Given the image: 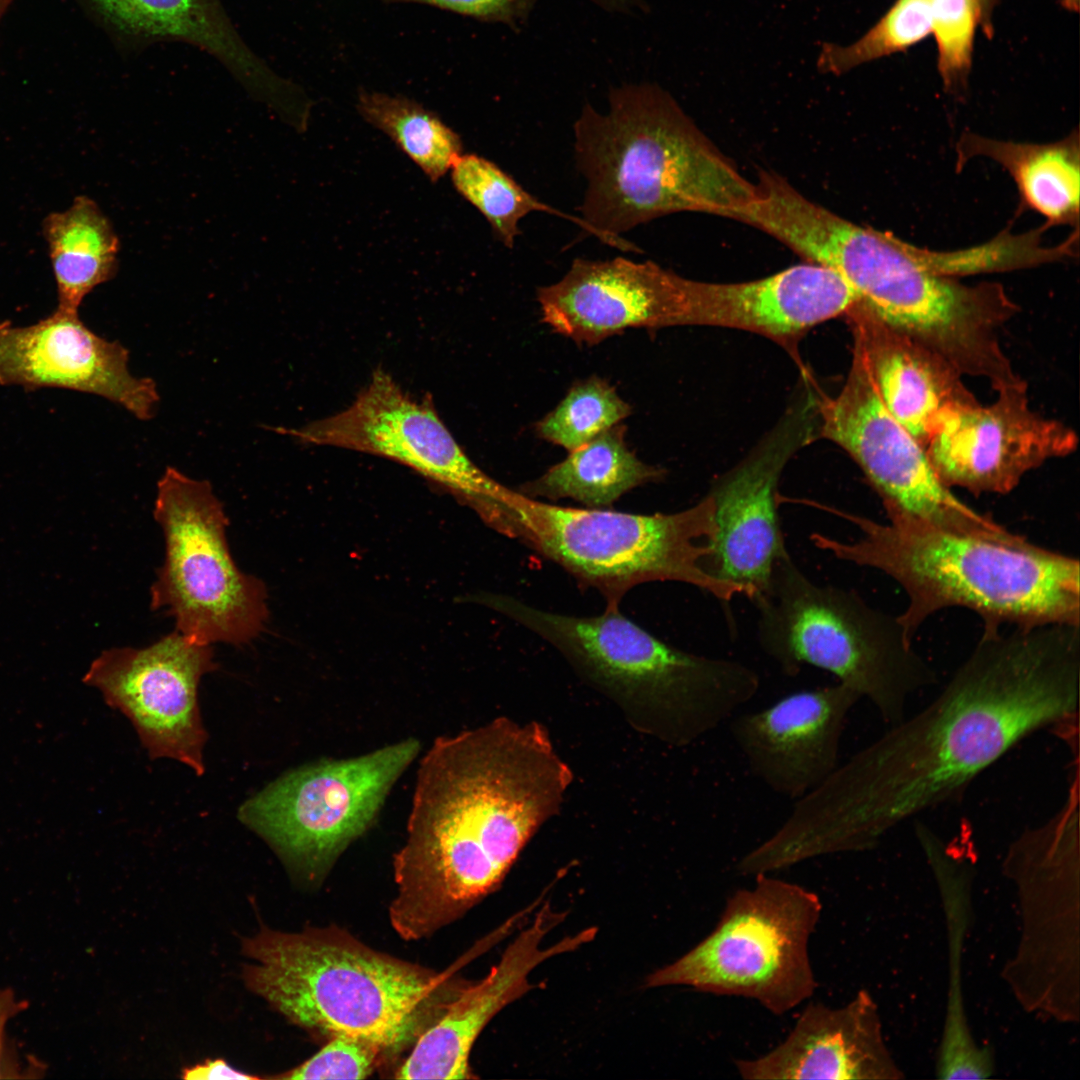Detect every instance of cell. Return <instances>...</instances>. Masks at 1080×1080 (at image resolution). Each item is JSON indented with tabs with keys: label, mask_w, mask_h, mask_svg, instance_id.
Listing matches in <instances>:
<instances>
[{
	"label": "cell",
	"mask_w": 1080,
	"mask_h": 1080,
	"mask_svg": "<svg viewBox=\"0 0 1080 1080\" xmlns=\"http://www.w3.org/2000/svg\"><path fill=\"white\" fill-rule=\"evenodd\" d=\"M625 435L622 423L608 429L518 491L531 498H570L588 508H605L628 491L661 480L664 469L640 460Z\"/></svg>",
	"instance_id": "cell-28"
},
{
	"label": "cell",
	"mask_w": 1080,
	"mask_h": 1080,
	"mask_svg": "<svg viewBox=\"0 0 1080 1080\" xmlns=\"http://www.w3.org/2000/svg\"><path fill=\"white\" fill-rule=\"evenodd\" d=\"M563 916L553 911L549 904L543 905L490 972L478 983L466 984L440 1018L417 1038L395 1077L471 1078L469 1056L475 1040L500 1010L533 987L529 982L530 973L547 959L573 951L595 937L596 929L588 928L544 947L545 936Z\"/></svg>",
	"instance_id": "cell-22"
},
{
	"label": "cell",
	"mask_w": 1080,
	"mask_h": 1080,
	"mask_svg": "<svg viewBox=\"0 0 1080 1080\" xmlns=\"http://www.w3.org/2000/svg\"><path fill=\"white\" fill-rule=\"evenodd\" d=\"M1079 794L1012 840L1002 869L1017 888L1022 938L1006 968L1024 1007L1054 1012L1078 1003Z\"/></svg>",
	"instance_id": "cell-13"
},
{
	"label": "cell",
	"mask_w": 1080,
	"mask_h": 1080,
	"mask_svg": "<svg viewBox=\"0 0 1080 1080\" xmlns=\"http://www.w3.org/2000/svg\"><path fill=\"white\" fill-rule=\"evenodd\" d=\"M128 361L129 351L121 343L95 334L78 312L56 308L27 326L0 322V385L90 393L148 420L159 402L156 384L134 377Z\"/></svg>",
	"instance_id": "cell-19"
},
{
	"label": "cell",
	"mask_w": 1080,
	"mask_h": 1080,
	"mask_svg": "<svg viewBox=\"0 0 1080 1080\" xmlns=\"http://www.w3.org/2000/svg\"><path fill=\"white\" fill-rule=\"evenodd\" d=\"M574 779L547 728L507 716L438 737L421 759L394 855L390 922L418 940L461 917L504 880L559 814Z\"/></svg>",
	"instance_id": "cell-2"
},
{
	"label": "cell",
	"mask_w": 1080,
	"mask_h": 1080,
	"mask_svg": "<svg viewBox=\"0 0 1080 1080\" xmlns=\"http://www.w3.org/2000/svg\"><path fill=\"white\" fill-rule=\"evenodd\" d=\"M217 667L210 644L175 631L147 647L104 650L82 681L131 721L152 760H178L201 776L208 734L198 686Z\"/></svg>",
	"instance_id": "cell-16"
},
{
	"label": "cell",
	"mask_w": 1080,
	"mask_h": 1080,
	"mask_svg": "<svg viewBox=\"0 0 1080 1080\" xmlns=\"http://www.w3.org/2000/svg\"><path fill=\"white\" fill-rule=\"evenodd\" d=\"M16 0H0V24Z\"/></svg>",
	"instance_id": "cell-38"
},
{
	"label": "cell",
	"mask_w": 1080,
	"mask_h": 1080,
	"mask_svg": "<svg viewBox=\"0 0 1080 1080\" xmlns=\"http://www.w3.org/2000/svg\"><path fill=\"white\" fill-rule=\"evenodd\" d=\"M42 231L57 287V308L79 312L85 296L118 271L115 230L98 204L80 195L65 211L47 215Z\"/></svg>",
	"instance_id": "cell-29"
},
{
	"label": "cell",
	"mask_w": 1080,
	"mask_h": 1080,
	"mask_svg": "<svg viewBox=\"0 0 1080 1080\" xmlns=\"http://www.w3.org/2000/svg\"><path fill=\"white\" fill-rule=\"evenodd\" d=\"M735 890L714 929L674 962L647 977L648 987L690 986L757 1001L783 1015L810 998L817 982L809 940L822 913L819 896L760 873Z\"/></svg>",
	"instance_id": "cell-10"
},
{
	"label": "cell",
	"mask_w": 1080,
	"mask_h": 1080,
	"mask_svg": "<svg viewBox=\"0 0 1080 1080\" xmlns=\"http://www.w3.org/2000/svg\"><path fill=\"white\" fill-rule=\"evenodd\" d=\"M957 168L976 156L992 159L1014 179L1024 207L1051 225L1078 227L1080 151L1077 131L1048 144L1018 143L963 134L957 145Z\"/></svg>",
	"instance_id": "cell-27"
},
{
	"label": "cell",
	"mask_w": 1080,
	"mask_h": 1080,
	"mask_svg": "<svg viewBox=\"0 0 1080 1080\" xmlns=\"http://www.w3.org/2000/svg\"><path fill=\"white\" fill-rule=\"evenodd\" d=\"M153 514L165 558L151 586V608L166 611L176 631L205 644L239 646L255 639L268 619L266 587L236 566L228 518L211 484L167 467Z\"/></svg>",
	"instance_id": "cell-11"
},
{
	"label": "cell",
	"mask_w": 1080,
	"mask_h": 1080,
	"mask_svg": "<svg viewBox=\"0 0 1080 1080\" xmlns=\"http://www.w3.org/2000/svg\"><path fill=\"white\" fill-rule=\"evenodd\" d=\"M606 112L586 104L574 124L576 166L586 188L581 217L597 238L625 252L620 234L671 213L728 217L755 183L654 84L613 88Z\"/></svg>",
	"instance_id": "cell-4"
},
{
	"label": "cell",
	"mask_w": 1080,
	"mask_h": 1080,
	"mask_svg": "<svg viewBox=\"0 0 1080 1080\" xmlns=\"http://www.w3.org/2000/svg\"><path fill=\"white\" fill-rule=\"evenodd\" d=\"M1050 226L1024 234L1002 232L993 240L968 249L939 252L907 244L910 255L926 270L947 277L1010 271L1061 261L1074 256L1078 231L1055 247L1041 245V236Z\"/></svg>",
	"instance_id": "cell-32"
},
{
	"label": "cell",
	"mask_w": 1080,
	"mask_h": 1080,
	"mask_svg": "<svg viewBox=\"0 0 1080 1080\" xmlns=\"http://www.w3.org/2000/svg\"><path fill=\"white\" fill-rule=\"evenodd\" d=\"M276 430L303 443L399 462L448 490L497 531L515 494L469 458L431 400L414 399L382 369L374 371L341 412L300 428Z\"/></svg>",
	"instance_id": "cell-14"
},
{
	"label": "cell",
	"mask_w": 1080,
	"mask_h": 1080,
	"mask_svg": "<svg viewBox=\"0 0 1080 1080\" xmlns=\"http://www.w3.org/2000/svg\"><path fill=\"white\" fill-rule=\"evenodd\" d=\"M382 1050L350 1035H334L316 1054L299 1066L274 1076L277 1079H364Z\"/></svg>",
	"instance_id": "cell-35"
},
{
	"label": "cell",
	"mask_w": 1080,
	"mask_h": 1080,
	"mask_svg": "<svg viewBox=\"0 0 1080 1080\" xmlns=\"http://www.w3.org/2000/svg\"><path fill=\"white\" fill-rule=\"evenodd\" d=\"M690 281L652 261L576 258L536 299L554 332L593 346L631 328L691 325Z\"/></svg>",
	"instance_id": "cell-18"
},
{
	"label": "cell",
	"mask_w": 1080,
	"mask_h": 1080,
	"mask_svg": "<svg viewBox=\"0 0 1080 1080\" xmlns=\"http://www.w3.org/2000/svg\"><path fill=\"white\" fill-rule=\"evenodd\" d=\"M456 191L488 221L495 236L512 249L520 234L519 222L531 212H547L568 219L586 232H596L580 217L566 214L532 196L490 160L462 154L450 169Z\"/></svg>",
	"instance_id": "cell-31"
},
{
	"label": "cell",
	"mask_w": 1080,
	"mask_h": 1080,
	"mask_svg": "<svg viewBox=\"0 0 1080 1080\" xmlns=\"http://www.w3.org/2000/svg\"><path fill=\"white\" fill-rule=\"evenodd\" d=\"M503 534L598 591L609 609L619 608L635 586L654 581L689 584L721 601L745 596L741 587L704 568L716 534L709 494L684 510L646 515L564 507L516 490Z\"/></svg>",
	"instance_id": "cell-9"
},
{
	"label": "cell",
	"mask_w": 1080,
	"mask_h": 1080,
	"mask_svg": "<svg viewBox=\"0 0 1080 1080\" xmlns=\"http://www.w3.org/2000/svg\"><path fill=\"white\" fill-rule=\"evenodd\" d=\"M931 1L937 70L945 91L959 94L968 85L977 32H992L1000 0Z\"/></svg>",
	"instance_id": "cell-34"
},
{
	"label": "cell",
	"mask_w": 1080,
	"mask_h": 1080,
	"mask_svg": "<svg viewBox=\"0 0 1080 1080\" xmlns=\"http://www.w3.org/2000/svg\"><path fill=\"white\" fill-rule=\"evenodd\" d=\"M846 314L883 405L924 449L946 416L979 403L940 355L856 304Z\"/></svg>",
	"instance_id": "cell-26"
},
{
	"label": "cell",
	"mask_w": 1080,
	"mask_h": 1080,
	"mask_svg": "<svg viewBox=\"0 0 1080 1080\" xmlns=\"http://www.w3.org/2000/svg\"><path fill=\"white\" fill-rule=\"evenodd\" d=\"M632 413L606 379L590 376L574 383L558 405L535 425L537 436L568 452L583 446Z\"/></svg>",
	"instance_id": "cell-33"
},
{
	"label": "cell",
	"mask_w": 1080,
	"mask_h": 1080,
	"mask_svg": "<svg viewBox=\"0 0 1080 1080\" xmlns=\"http://www.w3.org/2000/svg\"><path fill=\"white\" fill-rule=\"evenodd\" d=\"M1078 443L1069 425L1031 408L1024 381L997 390L989 405L979 402L950 413L925 451L946 487L1006 494L1028 472L1071 455Z\"/></svg>",
	"instance_id": "cell-17"
},
{
	"label": "cell",
	"mask_w": 1080,
	"mask_h": 1080,
	"mask_svg": "<svg viewBox=\"0 0 1080 1080\" xmlns=\"http://www.w3.org/2000/svg\"><path fill=\"white\" fill-rule=\"evenodd\" d=\"M182 1078L186 1080H212V1079H258L244 1071L231 1067L223 1059L206 1060L203 1063L185 1068Z\"/></svg>",
	"instance_id": "cell-37"
},
{
	"label": "cell",
	"mask_w": 1080,
	"mask_h": 1080,
	"mask_svg": "<svg viewBox=\"0 0 1080 1080\" xmlns=\"http://www.w3.org/2000/svg\"><path fill=\"white\" fill-rule=\"evenodd\" d=\"M360 115L386 134L431 180L443 177L463 154L459 135L433 111L400 95L361 90Z\"/></svg>",
	"instance_id": "cell-30"
},
{
	"label": "cell",
	"mask_w": 1080,
	"mask_h": 1080,
	"mask_svg": "<svg viewBox=\"0 0 1080 1080\" xmlns=\"http://www.w3.org/2000/svg\"><path fill=\"white\" fill-rule=\"evenodd\" d=\"M860 699L839 682L794 692L766 708L734 715L731 736L754 777L796 801L840 764L845 724Z\"/></svg>",
	"instance_id": "cell-20"
},
{
	"label": "cell",
	"mask_w": 1080,
	"mask_h": 1080,
	"mask_svg": "<svg viewBox=\"0 0 1080 1080\" xmlns=\"http://www.w3.org/2000/svg\"><path fill=\"white\" fill-rule=\"evenodd\" d=\"M475 601L551 644L634 729L670 746H688L713 732L760 688V676L750 666L671 646L619 608L579 617L505 594L482 593Z\"/></svg>",
	"instance_id": "cell-6"
},
{
	"label": "cell",
	"mask_w": 1080,
	"mask_h": 1080,
	"mask_svg": "<svg viewBox=\"0 0 1080 1080\" xmlns=\"http://www.w3.org/2000/svg\"><path fill=\"white\" fill-rule=\"evenodd\" d=\"M125 54L181 42L217 60L255 100L281 118L295 114L304 90L274 71L245 42L221 0H84Z\"/></svg>",
	"instance_id": "cell-21"
},
{
	"label": "cell",
	"mask_w": 1080,
	"mask_h": 1080,
	"mask_svg": "<svg viewBox=\"0 0 1080 1080\" xmlns=\"http://www.w3.org/2000/svg\"><path fill=\"white\" fill-rule=\"evenodd\" d=\"M420 749L409 737L355 757L305 764L246 800L238 818L296 874L319 880L374 824Z\"/></svg>",
	"instance_id": "cell-12"
},
{
	"label": "cell",
	"mask_w": 1080,
	"mask_h": 1080,
	"mask_svg": "<svg viewBox=\"0 0 1080 1080\" xmlns=\"http://www.w3.org/2000/svg\"><path fill=\"white\" fill-rule=\"evenodd\" d=\"M752 603L758 643L784 675L796 676L805 665L827 671L866 698L889 726L906 716L911 696L937 682L897 616L853 590L815 583L788 550Z\"/></svg>",
	"instance_id": "cell-8"
},
{
	"label": "cell",
	"mask_w": 1080,
	"mask_h": 1080,
	"mask_svg": "<svg viewBox=\"0 0 1080 1080\" xmlns=\"http://www.w3.org/2000/svg\"><path fill=\"white\" fill-rule=\"evenodd\" d=\"M780 240L839 275L856 305L995 390L1025 381L1001 343L1018 306L997 283L966 285L934 274L892 234L863 227L809 200L786 213Z\"/></svg>",
	"instance_id": "cell-5"
},
{
	"label": "cell",
	"mask_w": 1080,
	"mask_h": 1080,
	"mask_svg": "<svg viewBox=\"0 0 1080 1080\" xmlns=\"http://www.w3.org/2000/svg\"><path fill=\"white\" fill-rule=\"evenodd\" d=\"M248 988L292 1023L395 1051L435 1023L466 985L374 950L336 926L246 938Z\"/></svg>",
	"instance_id": "cell-7"
},
{
	"label": "cell",
	"mask_w": 1080,
	"mask_h": 1080,
	"mask_svg": "<svg viewBox=\"0 0 1080 1080\" xmlns=\"http://www.w3.org/2000/svg\"><path fill=\"white\" fill-rule=\"evenodd\" d=\"M787 448H765L720 478L709 495L716 534L704 568L756 600L776 559L787 550L778 516L777 485Z\"/></svg>",
	"instance_id": "cell-24"
},
{
	"label": "cell",
	"mask_w": 1080,
	"mask_h": 1080,
	"mask_svg": "<svg viewBox=\"0 0 1080 1080\" xmlns=\"http://www.w3.org/2000/svg\"><path fill=\"white\" fill-rule=\"evenodd\" d=\"M29 1007L27 1000L5 987L0 989V1079L39 1078L46 1071L40 1060L24 1062L14 1041L8 1036V1024Z\"/></svg>",
	"instance_id": "cell-36"
},
{
	"label": "cell",
	"mask_w": 1080,
	"mask_h": 1080,
	"mask_svg": "<svg viewBox=\"0 0 1080 1080\" xmlns=\"http://www.w3.org/2000/svg\"><path fill=\"white\" fill-rule=\"evenodd\" d=\"M823 435L843 448L880 497L887 518L1006 542L1011 533L938 479L924 447L883 405L857 350L840 393L822 407Z\"/></svg>",
	"instance_id": "cell-15"
},
{
	"label": "cell",
	"mask_w": 1080,
	"mask_h": 1080,
	"mask_svg": "<svg viewBox=\"0 0 1080 1080\" xmlns=\"http://www.w3.org/2000/svg\"><path fill=\"white\" fill-rule=\"evenodd\" d=\"M735 1066L742 1078L753 1080L903 1077L885 1043L878 1006L865 990L841 1007L809 1004L784 1041Z\"/></svg>",
	"instance_id": "cell-23"
},
{
	"label": "cell",
	"mask_w": 1080,
	"mask_h": 1080,
	"mask_svg": "<svg viewBox=\"0 0 1080 1080\" xmlns=\"http://www.w3.org/2000/svg\"><path fill=\"white\" fill-rule=\"evenodd\" d=\"M1079 626L983 627L942 690L794 801L777 828L795 862L865 852L960 798L1027 736L1078 722Z\"/></svg>",
	"instance_id": "cell-1"
},
{
	"label": "cell",
	"mask_w": 1080,
	"mask_h": 1080,
	"mask_svg": "<svg viewBox=\"0 0 1080 1080\" xmlns=\"http://www.w3.org/2000/svg\"><path fill=\"white\" fill-rule=\"evenodd\" d=\"M842 518L861 533L845 542L819 532L810 540L835 558L877 569L907 595L897 616L906 639L933 614L962 607L983 627L1079 625V561L1027 539L1012 543L915 522L880 523L866 516L808 502Z\"/></svg>",
	"instance_id": "cell-3"
},
{
	"label": "cell",
	"mask_w": 1080,
	"mask_h": 1080,
	"mask_svg": "<svg viewBox=\"0 0 1080 1080\" xmlns=\"http://www.w3.org/2000/svg\"><path fill=\"white\" fill-rule=\"evenodd\" d=\"M690 301L692 325L784 338L846 314L857 298L839 275L809 262L747 282L692 280Z\"/></svg>",
	"instance_id": "cell-25"
}]
</instances>
